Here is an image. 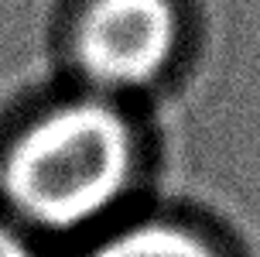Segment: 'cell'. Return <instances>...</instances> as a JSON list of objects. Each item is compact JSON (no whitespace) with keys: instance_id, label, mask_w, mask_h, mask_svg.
<instances>
[{"instance_id":"1","label":"cell","mask_w":260,"mask_h":257,"mask_svg":"<svg viewBox=\"0 0 260 257\" xmlns=\"http://www.w3.org/2000/svg\"><path fill=\"white\" fill-rule=\"evenodd\" d=\"M127 120L100 100L62 103L17 137L4 165L11 203L48 230L100 219L130 179Z\"/></svg>"},{"instance_id":"2","label":"cell","mask_w":260,"mask_h":257,"mask_svg":"<svg viewBox=\"0 0 260 257\" xmlns=\"http://www.w3.org/2000/svg\"><path fill=\"white\" fill-rule=\"evenodd\" d=\"M175 45L178 14L171 0H92L76 27V62L103 90L154 82Z\"/></svg>"},{"instance_id":"3","label":"cell","mask_w":260,"mask_h":257,"mask_svg":"<svg viewBox=\"0 0 260 257\" xmlns=\"http://www.w3.org/2000/svg\"><path fill=\"white\" fill-rule=\"evenodd\" d=\"M89 257H216L195 233L171 223H137L113 233Z\"/></svg>"},{"instance_id":"4","label":"cell","mask_w":260,"mask_h":257,"mask_svg":"<svg viewBox=\"0 0 260 257\" xmlns=\"http://www.w3.org/2000/svg\"><path fill=\"white\" fill-rule=\"evenodd\" d=\"M0 257H35V250L21 233H14L11 226L0 223Z\"/></svg>"}]
</instances>
